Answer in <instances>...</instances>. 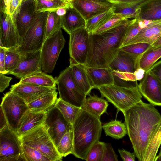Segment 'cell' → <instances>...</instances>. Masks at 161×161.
<instances>
[{"mask_svg":"<svg viewBox=\"0 0 161 161\" xmlns=\"http://www.w3.org/2000/svg\"><path fill=\"white\" fill-rule=\"evenodd\" d=\"M123 113L134 153L139 161H143L151 139L161 123V114L154 105L142 100Z\"/></svg>","mask_w":161,"mask_h":161,"instance_id":"cell-1","label":"cell"},{"mask_svg":"<svg viewBox=\"0 0 161 161\" xmlns=\"http://www.w3.org/2000/svg\"><path fill=\"white\" fill-rule=\"evenodd\" d=\"M125 23L98 34L90 33L88 53L85 66L108 68L119 53L129 25Z\"/></svg>","mask_w":161,"mask_h":161,"instance_id":"cell-2","label":"cell"},{"mask_svg":"<svg viewBox=\"0 0 161 161\" xmlns=\"http://www.w3.org/2000/svg\"><path fill=\"white\" fill-rule=\"evenodd\" d=\"M72 125V154L86 160L90 149L100 137L102 127L100 119L82 110Z\"/></svg>","mask_w":161,"mask_h":161,"instance_id":"cell-3","label":"cell"},{"mask_svg":"<svg viewBox=\"0 0 161 161\" xmlns=\"http://www.w3.org/2000/svg\"><path fill=\"white\" fill-rule=\"evenodd\" d=\"M138 85L130 87L115 84L101 86L98 89L102 97L105 98L122 113L141 100L142 95Z\"/></svg>","mask_w":161,"mask_h":161,"instance_id":"cell-4","label":"cell"},{"mask_svg":"<svg viewBox=\"0 0 161 161\" xmlns=\"http://www.w3.org/2000/svg\"><path fill=\"white\" fill-rule=\"evenodd\" d=\"M22 143L40 152L51 161H62L63 157L49 136L43 123L19 137Z\"/></svg>","mask_w":161,"mask_h":161,"instance_id":"cell-5","label":"cell"},{"mask_svg":"<svg viewBox=\"0 0 161 161\" xmlns=\"http://www.w3.org/2000/svg\"><path fill=\"white\" fill-rule=\"evenodd\" d=\"M49 12L38 13L35 21L27 30L20 45L12 50L19 53L41 50L45 40V26Z\"/></svg>","mask_w":161,"mask_h":161,"instance_id":"cell-6","label":"cell"},{"mask_svg":"<svg viewBox=\"0 0 161 161\" xmlns=\"http://www.w3.org/2000/svg\"><path fill=\"white\" fill-rule=\"evenodd\" d=\"M59 98L72 105L81 107L87 96L75 83L70 66L62 71L56 79Z\"/></svg>","mask_w":161,"mask_h":161,"instance_id":"cell-7","label":"cell"},{"mask_svg":"<svg viewBox=\"0 0 161 161\" xmlns=\"http://www.w3.org/2000/svg\"><path fill=\"white\" fill-rule=\"evenodd\" d=\"M65 42L61 29L45 40L41 50L42 69L44 72L51 73L53 71Z\"/></svg>","mask_w":161,"mask_h":161,"instance_id":"cell-8","label":"cell"},{"mask_svg":"<svg viewBox=\"0 0 161 161\" xmlns=\"http://www.w3.org/2000/svg\"><path fill=\"white\" fill-rule=\"evenodd\" d=\"M0 107L5 115L8 126L16 132L20 119L29 109L28 104L10 91L4 95Z\"/></svg>","mask_w":161,"mask_h":161,"instance_id":"cell-9","label":"cell"},{"mask_svg":"<svg viewBox=\"0 0 161 161\" xmlns=\"http://www.w3.org/2000/svg\"><path fill=\"white\" fill-rule=\"evenodd\" d=\"M19 160L24 161L21 142L8 125L0 130V161Z\"/></svg>","mask_w":161,"mask_h":161,"instance_id":"cell-10","label":"cell"},{"mask_svg":"<svg viewBox=\"0 0 161 161\" xmlns=\"http://www.w3.org/2000/svg\"><path fill=\"white\" fill-rule=\"evenodd\" d=\"M69 35L70 64L85 65L88 53L90 33L86 28H81Z\"/></svg>","mask_w":161,"mask_h":161,"instance_id":"cell-11","label":"cell"},{"mask_svg":"<svg viewBox=\"0 0 161 161\" xmlns=\"http://www.w3.org/2000/svg\"><path fill=\"white\" fill-rule=\"evenodd\" d=\"M13 16L0 12V47L14 49L22 42Z\"/></svg>","mask_w":161,"mask_h":161,"instance_id":"cell-12","label":"cell"},{"mask_svg":"<svg viewBox=\"0 0 161 161\" xmlns=\"http://www.w3.org/2000/svg\"><path fill=\"white\" fill-rule=\"evenodd\" d=\"M36 9V0H24L13 16L22 40L37 16Z\"/></svg>","mask_w":161,"mask_h":161,"instance_id":"cell-13","label":"cell"},{"mask_svg":"<svg viewBox=\"0 0 161 161\" xmlns=\"http://www.w3.org/2000/svg\"><path fill=\"white\" fill-rule=\"evenodd\" d=\"M86 21L91 18L108 11L114 4L108 0H68Z\"/></svg>","mask_w":161,"mask_h":161,"instance_id":"cell-14","label":"cell"},{"mask_svg":"<svg viewBox=\"0 0 161 161\" xmlns=\"http://www.w3.org/2000/svg\"><path fill=\"white\" fill-rule=\"evenodd\" d=\"M56 147L66 131L69 123L55 105L47 111L44 123Z\"/></svg>","mask_w":161,"mask_h":161,"instance_id":"cell-15","label":"cell"},{"mask_svg":"<svg viewBox=\"0 0 161 161\" xmlns=\"http://www.w3.org/2000/svg\"><path fill=\"white\" fill-rule=\"evenodd\" d=\"M138 86L142 95L150 103L161 106V83L152 72H145Z\"/></svg>","mask_w":161,"mask_h":161,"instance_id":"cell-16","label":"cell"},{"mask_svg":"<svg viewBox=\"0 0 161 161\" xmlns=\"http://www.w3.org/2000/svg\"><path fill=\"white\" fill-rule=\"evenodd\" d=\"M19 53L20 60L18 66L9 74L21 79L41 71V50Z\"/></svg>","mask_w":161,"mask_h":161,"instance_id":"cell-17","label":"cell"},{"mask_svg":"<svg viewBox=\"0 0 161 161\" xmlns=\"http://www.w3.org/2000/svg\"><path fill=\"white\" fill-rule=\"evenodd\" d=\"M56 88V87L49 88L18 82L12 85L10 91L21 97L28 104Z\"/></svg>","mask_w":161,"mask_h":161,"instance_id":"cell-18","label":"cell"},{"mask_svg":"<svg viewBox=\"0 0 161 161\" xmlns=\"http://www.w3.org/2000/svg\"><path fill=\"white\" fill-rule=\"evenodd\" d=\"M47 112H36L28 109L20 119L16 132L19 137L32 129L44 123Z\"/></svg>","mask_w":161,"mask_h":161,"instance_id":"cell-19","label":"cell"},{"mask_svg":"<svg viewBox=\"0 0 161 161\" xmlns=\"http://www.w3.org/2000/svg\"><path fill=\"white\" fill-rule=\"evenodd\" d=\"M84 67L94 88L98 89L102 86L115 83L114 77L109 67L99 68L85 65Z\"/></svg>","mask_w":161,"mask_h":161,"instance_id":"cell-20","label":"cell"},{"mask_svg":"<svg viewBox=\"0 0 161 161\" xmlns=\"http://www.w3.org/2000/svg\"><path fill=\"white\" fill-rule=\"evenodd\" d=\"M121 50L109 65L112 70L134 73L139 68L138 58Z\"/></svg>","mask_w":161,"mask_h":161,"instance_id":"cell-21","label":"cell"},{"mask_svg":"<svg viewBox=\"0 0 161 161\" xmlns=\"http://www.w3.org/2000/svg\"><path fill=\"white\" fill-rule=\"evenodd\" d=\"M161 35V20L152 21L128 42L125 46L139 42L152 45Z\"/></svg>","mask_w":161,"mask_h":161,"instance_id":"cell-22","label":"cell"},{"mask_svg":"<svg viewBox=\"0 0 161 161\" xmlns=\"http://www.w3.org/2000/svg\"><path fill=\"white\" fill-rule=\"evenodd\" d=\"M138 9V14L135 18L139 20H161V0H146L140 5Z\"/></svg>","mask_w":161,"mask_h":161,"instance_id":"cell-23","label":"cell"},{"mask_svg":"<svg viewBox=\"0 0 161 161\" xmlns=\"http://www.w3.org/2000/svg\"><path fill=\"white\" fill-rule=\"evenodd\" d=\"M86 21L75 9L71 7L63 16L62 28L69 35L77 29L86 28Z\"/></svg>","mask_w":161,"mask_h":161,"instance_id":"cell-24","label":"cell"},{"mask_svg":"<svg viewBox=\"0 0 161 161\" xmlns=\"http://www.w3.org/2000/svg\"><path fill=\"white\" fill-rule=\"evenodd\" d=\"M89 97L84 100L81 108L82 110L100 119L104 113H107V109L109 104L108 101L97 95H88Z\"/></svg>","mask_w":161,"mask_h":161,"instance_id":"cell-25","label":"cell"},{"mask_svg":"<svg viewBox=\"0 0 161 161\" xmlns=\"http://www.w3.org/2000/svg\"><path fill=\"white\" fill-rule=\"evenodd\" d=\"M73 79L77 86L87 95L94 88L85 70L84 65L70 64Z\"/></svg>","mask_w":161,"mask_h":161,"instance_id":"cell-26","label":"cell"},{"mask_svg":"<svg viewBox=\"0 0 161 161\" xmlns=\"http://www.w3.org/2000/svg\"><path fill=\"white\" fill-rule=\"evenodd\" d=\"M57 88L47 92L27 104L29 109L36 112H47L55 105L58 98Z\"/></svg>","mask_w":161,"mask_h":161,"instance_id":"cell-27","label":"cell"},{"mask_svg":"<svg viewBox=\"0 0 161 161\" xmlns=\"http://www.w3.org/2000/svg\"><path fill=\"white\" fill-rule=\"evenodd\" d=\"M19 83L31 84L49 88L56 87V84L55 79L42 71L20 79Z\"/></svg>","mask_w":161,"mask_h":161,"instance_id":"cell-28","label":"cell"},{"mask_svg":"<svg viewBox=\"0 0 161 161\" xmlns=\"http://www.w3.org/2000/svg\"><path fill=\"white\" fill-rule=\"evenodd\" d=\"M161 58V47L152 46L139 57V68L146 72Z\"/></svg>","mask_w":161,"mask_h":161,"instance_id":"cell-29","label":"cell"},{"mask_svg":"<svg viewBox=\"0 0 161 161\" xmlns=\"http://www.w3.org/2000/svg\"><path fill=\"white\" fill-rule=\"evenodd\" d=\"M55 106L60 110L68 123L73 124L82 110L78 107L60 98L58 99Z\"/></svg>","mask_w":161,"mask_h":161,"instance_id":"cell-30","label":"cell"},{"mask_svg":"<svg viewBox=\"0 0 161 161\" xmlns=\"http://www.w3.org/2000/svg\"><path fill=\"white\" fill-rule=\"evenodd\" d=\"M102 127L106 135L115 139L122 138L127 133L125 123L120 121H111L104 124Z\"/></svg>","mask_w":161,"mask_h":161,"instance_id":"cell-31","label":"cell"},{"mask_svg":"<svg viewBox=\"0 0 161 161\" xmlns=\"http://www.w3.org/2000/svg\"><path fill=\"white\" fill-rule=\"evenodd\" d=\"M73 146V131L72 124L69 123L66 132L57 146V150L63 157L72 154Z\"/></svg>","mask_w":161,"mask_h":161,"instance_id":"cell-32","label":"cell"},{"mask_svg":"<svg viewBox=\"0 0 161 161\" xmlns=\"http://www.w3.org/2000/svg\"><path fill=\"white\" fill-rule=\"evenodd\" d=\"M115 10L114 6L109 10L89 19L86 21V28L89 33H93L113 17Z\"/></svg>","mask_w":161,"mask_h":161,"instance_id":"cell-33","label":"cell"},{"mask_svg":"<svg viewBox=\"0 0 161 161\" xmlns=\"http://www.w3.org/2000/svg\"><path fill=\"white\" fill-rule=\"evenodd\" d=\"M145 0L134 4L125 3H114L115 10L114 14L124 19L135 18L137 16L139 6Z\"/></svg>","mask_w":161,"mask_h":161,"instance_id":"cell-34","label":"cell"},{"mask_svg":"<svg viewBox=\"0 0 161 161\" xmlns=\"http://www.w3.org/2000/svg\"><path fill=\"white\" fill-rule=\"evenodd\" d=\"M161 144V123L148 144L143 161H154Z\"/></svg>","mask_w":161,"mask_h":161,"instance_id":"cell-35","label":"cell"},{"mask_svg":"<svg viewBox=\"0 0 161 161\" xmlns=\"http://www.w3.org/2000/svg\"><path fill=\"white\" fill-rule=\"evenodd\" d=\"M36 5L37 13L44 12H55L60 8L71 6L68 1L62 0H36Z\"/></svg>","mask_w":161,"mask_h":161,"instance_id":"cell-36","label":"cell"},{"mask_svg":"<svg viewBox=\"0 0 161 161\" xmlns=\"http://www.w3.org/2000/svg\"><path fill=\"white\" fill-rule=\"evenodd\" d=\"M63 16L54 12H49L45 26V40L62 28Z\"/></svg>","mask_w":161,"mask_h":161,"instance_id":"cell-37","label":"cell"},{"mask_svg":"<svg viewBox=\"0 0 161 161\" xmlns=\"http://www.w3.org/2000/svg\"><path fill=\"white\" fill-rule=\"evenodd\" d=\"M24 161H51L39 151L22 143Z\"/></svg>","mask_w":161,"mask_h":161,"instance_id":"cell-38","label":"cell"},{"mask_svg":"<svg viewBox=\"0 0 161 161\" xmlns=\"http://www.w3.org/2000/svg\"><path fill=\"white\" fill-rule=\"evenodd\" d=\"M20 60L19 53L10 50H6L5 54V68L9 74L15 70L18 66Z\"/></svg>","mask_w":161,"mask_h":161,"instance_id":"cell-39","label":"cell"},{"mask_svg":"<svg viewBox=\"0 0 161 161\" xmlns=\"http://www.w3.org/2000/svg\"><path fill=\"white\" fill-rule=\"evenodd\" d=\"M152 46L147 43L139 42L125 46L120 49L132 56L139 57Z\"/></svg>","mask_w":161,"mask_h":161,"instance_id":"cell-40","label":"cell"},{"mask_svg":"<svg viewBox=\"0 0 161 161\" xmlns=\"http://www.w3.org/2000/svg\"><path fill=\"white\" fill-rule=\"evenodd\" d=\"M128 19H124L115 14L102 26L96 30L92 34H98L118 26L127 21Z\"/></svg>","mask_w":161,"mask_h":161,"instance_id":"cell-41","label":"cell"},{"mask_svg":"<svg viewBox=\"0 0 161 161\" xmlns=\"http://www.w3.org/2000/svg\"><path fill=\"white\" fill-rule=\"evenodd\" d=\"M105 143L99 141L91 147L87 155L86 160L101 161Z\"/></svg>","mask_w":161,"mask_h":161,"instance_id":"cell-42","label":"cell"},{"mask_svg":"<svg viewBox=\"0 0 161 161\" xmlns=\"http://www.w3.org/2000/svg\"><path fill=\"white\" fill-rule=\"evenodd\" d=\"M142 30L139 25L138 20L134 18L127 29L121 47L125 46L127 42L135 36Z\"/></svg>","mask_w":161,"mask_h":161,"instance_id":"cell-43","label":"cell"},{"mask_svg":"<svg viewBox=\"0 0 161 161\" xmlns=\"http://www.w3.org/2000/svg\"><path fill=\"white\" fill-rule=\"evenodd\" d=\"M118 156L110 143H105L101 161H118Z\"/></svg>","mask_w":161,"mask_h":161,"instance_id":"cell-44","label":"cell"},{"mask_svg":"<svg viewBox=\"0 0 161 161\" xmlns=\"http://www.w3.org/2000/svg\"><path fill=\"white\" fill-rule=\"evenodd\" d=\"M112 74L114 76L124 81H137L136 76L134 73L112 70Z\"/></svg>","mask_w":161,"mask_h":161,"instance_id":"cell-45","label":"cell"},{"mask_svg":"<svg viewBox=\"0 0 161 161\" xmlns=\"http://www.w3.org/2000/svg\"><path fill=\"white\" fill-rule=\"evenodd\" d=\"M12 78L6 76L4 74L0 73V92H3L9 86Z\"/></svg>","mask_w":161,"mask_h":161,"instance_id":"cell-46","label":"cell"},{"mask_svg":"<svg viewBox=\"0 0 161 161\" xmlns=\"http://www.w3.org/2000/svg\"><path fill=\"white\" fill-rule=\"evenodd\" d=\"M118 151L123 161H135L136 156L134 153H131L125 149H118Z\"/></svg>","mask_w":161,"mask_h":161,"instance_id":"cell-47","label":"cell"},{"mask_svg":"<svg viewBox=\"0 0 161 161\" xmlns=\"http://www.w3.org/2000/svg\"><path fill=\"white\" fill-rule=\"evenodd\" d=\"M149 70L155 75L161 83V60L154 64Z\"/></svg>","mask_w":161,"mask_h":161,"instance_id":"cell-48","label":"cell"},{"mask_svg":"<svg viewBox=\"0 0 161 161\" xmlns=\"http://www.w3.org/2000/svg\"><path fill=\"white\" fill-rule=\"evenodd\" d=\"M22 1L21 0H11L9 6L8 14L13 16L20 6Z\"/></svg>","mask_w":161,"mask_h":161,"instance_id":"cell-49","label":"cell"},{"mask_svg":"<svg viewBox=\"0 0 161 161\" xmlns=\"http://www.w3.org/2000/svg\"><path fill=\"white\" fill-rule=\"evenodd\" d=\"M6 49L0 47V73L7 74L5 68V54Z\"/></svg>","mask_w":161,"mask_h":161,"instance_id":"cell-50","label":"cell"},{"mask_svg":"<svg viewBox=\"0 0 161 161\" xmlns=\"http://www.w3.org/2000/svg\"><path fill=\"white\" fill-rule=\"evenodd\" d=\"M11 0H0V12L8 14L9 4Z\"/></svg>","mask_w":161,"mask_h":161,"instance_id":"cell-51","label":"cell"},{"mask_svg":"<svg viewBox=\"0 0 161 161\" xmlns=\"http://www.w3.org/2000/svg\"><path fill=\"white\" fill-rule=\"evenodd\" d=\"M0 130L8 125L6 118L1 107H0Z\"/></svg>","mask_w":161,"mask_h":161,"instance_id":"cell-52","label":"cell"},{"mask_svg":"<svg viewBox=\"0 0 161 161\" xmlns=\"http://www.w3.org/2000/svg\"><path fill=\"white\" fill-rule=\"evenodd\" d=\"M111 3L114 4L118 3H125L129 4H134L145 0H108Z\"/></svg>","mask_w":161,"mask_h":161,"instance_id":"cell-53","label":"cell"},{"mask_svg":"<svg viewBox=\"0 0 161 161\" xmlns=\"http://www.w3.org/2000/svg\"><path fill=\"white\" fill-rule=\"evenodd\" d=\"M145 71L142 69L139 68L134 73L136 76L137 80H141L143 77Z\"/></svg>","mask_w":161,"mask_h":161,"instance_id":"cell-54","label":"cell"},{"mask_svg":"<svg viewBox=\"0 0 161 161\" xmlns=\"http://www.w3.org/2000/svg\"><path fill=\"white\" fill-rule=\"evenodd\" d=\"M72 7H65L60 8L57 9L55 12L59 16H63L66 13L67 9L69 8Z\"/></svg>","mask_w":161,"mask_h":161,"instance_id":"cell-55","label":"cell"},{"mask_svg":"<svg viewBox=\"0 0 161 161\" xmlns=\"http://www.w3.org/2000/svg\"><path fill=\"white\" fill-rule=\"evenodd\" d=\"M152 46L156 47H161V35L152 44Z\"/></svg>","mask_w":161,"mask_h":161,"instance_id":"cell-56","label":"cell"},{"mask_svg":"<svg viewBox=\"0 0 161 161\" xmlns=\"http://www.w3.org/2000/svg\"><path fill=\"white\" fill-rule=\"evenodd\" d=\"M154 161H161V148L158 155L156 157Z\"/></svg>","mask_w":161,"mask_h":161,"instance_id":"cell-57","label":"cell"},{"mask_svg":"<svg viewBox=\"0 0 161 161\" xmlns=\"http://www.w3.org/2000/svg\"><path fill=\"white\" fill-rule=\"evenodd\" d=\"M46 0L51 1V0ZM62 0L66 1H68L67 0Z\"/></svg>","mask_w":161,"mask_h":161,"instance_id":"cell-58","label":"cell"},{"mask_svg":"<svg viewBox=\"0 0 161 161\" xmlns=\"http://www.w3.org/2000/svg\"><path fill=\"white\" fill-rule=\"evenodd\" d=\"M21 0L22 1H23L24 0Z\"/></svg>","mask_w":161,"mask_h":161,"instance_id":"cell-59","label":"cell"},{"mask_svg":"<svg viewBox=\"0 0 161 161\" xmlns=\"http://www.w3.org/2000/svg\"></svg>","mask_w":161,"mask_h":161,"instance_id":"cell-60","label":"cell"}]
</instances>
